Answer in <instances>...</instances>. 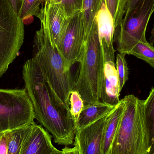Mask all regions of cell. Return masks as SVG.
<instances>
[{"mask_svg":"<svg viewBox=\"0 0 154 154\" xmlns=\"http://www.w3.org/2000/svg\"><path fill=\"white\" fill-rule=\"evenodd\" d=\"M25 88L31 100L35 119L52 134L54 142L65 146L74 143L76 124L68 108L47 81L32 58L23 67Z\"/></svg>","mask_w":154,"mask_h":154,"instance_id":"1","label":"cell"},{"mask_svg":"<svg viewBox=\"0 0 154 154\" xmlns=\"http://www.w3.org/2000/svg\"><path fill=\"white\" fill-rule=\"evenodd\" d=\"M32 55V59L39 67L44 78L69 108V97L74 89L75 79L71 71L66 70L60 52L42 27L35 32Z\"/></svg>","mask_w":154,"mask_h":154,"instance_id":"2","label":"cell"},{"mask_svg":"<svg viewBox=\"0 0 154 154\" xmlns=\"http://www.w3.org/2000/svg\"><path fill=\"white\" fill-rule=\"evenodd\" d=\"M79 63L74 90L79 93L84 104L100 102L105 62L96 20L85 35L83 52Z\"/></svg>","mask_w":154,"mask_h":154,"instance_id":"3","label":"cell"},{"mask_svg":"<svg viewBox=\"0 0 154 154\" xmlns=\"http://www.w3.org/2000/svg\"><path fill=\"white\" fill-rule=\"evenodd\" d=\"M124 110L108 154H147V142L138 98L125 96Z\"/></svg>","mask_w":154,"mask_h":154,"instance_id":"4","label":"cell"},{"mask_svg":"<svg viewBox=\"0 0 154 154\" xmlns=\"http://www.w3.org/2000/svg\"><path fill=\"white\" fill-rule=\"evenodd\" d=\"M24 38V23L10 0H0V78L18 56Z\"/></svg>","mask_w":154,"mask_h":154,"instance_id":"5","label":"cell"},{"mask_svg":"<svg viewBox=\"0 0 154 154\" xmlns=\"http://www.w3.org/2000/svg\"><path fill=\"white\" fill-rule=\"evenodd\" d=\"M35 119L26 89H0V134L33 124Z\"/></svg>","mask_w":154,"mask_h":154,"instance_id":"6","label":"cell"},{"mask_svg":"<svg viewBox=\"0 0 154 154\" xmlns=\"http://www.w3.org/2000/svg\"><path fill=\"white\" fill-rule=\"evenodd\" d=\"M84 44V29L80 11L69 19L65 34L57 47L64 59L67 71H70L73 65L79 62Z\"/></svg>","mask_w":154,"mask_h":154,"instance_id":"7","label":"cell"},{"mask_svg":"<svg viewBox=\"0 0 154 154\" xmlns=\"http://www.w3.org/2000/svg\"><path fill=\"white\" fill-rule=\"evenodd\" d=\"M154 12V0H140L124 16L121 24L115 28L135 38L146 42V32L149 20Z\"/></svg>","mask_w":154,"mask_h":154,"instance_id":"8","label":"cell"},{"mask_svg":"<svg viewBox=\"0 0 154 154\" xmlns=\"http://www.w3.org/2000/svg\"><path fill=\"white\" fill-rule=\"evenodd\" d=\"M41 22V27L57 47L66 32L69 19L60 4L45 0L36 15Z\"/></svg>","mask_w":154,"mask_h":154,"instance_id":"9","label":"cell"},{"mask_svg":"<svg viewBox=\"0 0 154 154\" xmlns=\"http://www.w3.org/2000/svg\"><path fill=\"white\" fill-rule=\"evenodd\" d=\"M110 112L94 123L77 130L74 145L77 146L80 154H102L103 130Z\"/></svg>","mask_w":154,"mask_h":154,"instance_id":"10","label":"cell"},{"mask_svg":"<svg viewBox=\"0 0 154 154\" xmlns=\"http://www.w3.org/2000/svg\"><path fill=\"white\" fill-rule=\"evenodd\" d=\"M113 42L119 53L133 55L154 68V47L148 41H140L122 31L115 29Z\"/></svg>","mask_w":154,"mask_h":154,"instance_id":"11","label":"cell"},{"mask_svg":"<svg viewBox=\"0 0 154 154\" xmlns=\"http://www.w3.org/2000/svg\"><path fill=\"white\" fill-rule=\"evenodd\" d=\"M100 43L102 49L104 62H115L116 50L113 46L115 32L114 20L104 0L96 17Z\"/></svg>","mask_w":154,"mask_h":154,"instance_id":"12","label":"cell"},{"mask_svg":"<svg viewBox=\"0 0 154 154\" xmlns=\"http://www.w3.org/2000/svg\"><path fill=\"white\" fill-rule=\"evenodd\" d=\"M120 92L115 62H105L100 102L111 106H116L120 101L119 97Z\"/></svg>","mask_w":154,"mask_h":154,"instance_id":"13","label":"cell"},{"mask_svg":"<svg viewBox=\"0 0 154 154\" xmlns=\"http://www.w3.org/2000/svg\"><path fill=\"white\" fill-rule=\"evenodd\" d=\"M138 104L146 135L147 154H154V88L146 99H138Z\"/></svg>","mask_w":154,"mask_h":154,"instance_id":"14","label":"cell"},{"mask_svg":"<svg viewBox=\"0 0 154 154\" xmlns=\"http://www.w3.org/2000/svg\"><path fill=\"white\" fill-rule=\"evenodd\" d=\"M56 149L50 134L35 123L23 154H51Z\"/></svg>","mask_w":154,"mask_h":154,"instance_id":"15","label":"cell"},{"mask_svg":"<svg viewBox=\"0 0 154 154\" xmlns=\"http://www.w3.org/2000/svg\"><path fill=\"white\" fill-rule=\"evenodd\" d=\"M124 99L109 114L102 135V154H108L124 110Z\"/></svg>","mask_w":154,"mask_h":154,"instance_id":"16","label":"cell"},{"mask_svg":"<svg viewBox=\"0 0 154 154\" xmlns=\"http://www.w3.org/2000/svg\"><path fill=\"white\" fill-rule=\"evenodd\" d=\"M116 106L99 102L84 104L76 124V131L101 118L114 109Z\"/></svg>","mask_w":154,"mask_h":154,"instance_id":"17","label":"cell"},{"mask_svg":"<svg viewBox=\"0 0 154 154\" xmlns=\"http://www.w3.org/2000/svg\"><path fill=\"white\" fill-rule=\"evenodd\" d=\"M35 123L6 132L8 154H23Z\"/></svg>","mask_w":154,"mask_h":154,"instance_id":"18","label":"cell"},{"mask_svg":"<svg viewBox=\"0 0 154 154\" xmlns=\"http://www.w3.org/2000/svg\"><path fill=\"white\" fill-rule=\"evenodd\" d=\"M102 1L103 0H82L81 11L84 37L90 30L101 7Z\"/></svg>","mask_w":154,"mask_h":154,"instance_id":"19","label":"cell"},{"mask_svg":"<svg viewBox=\"0 0 154 154\" xmlns=\"http://www.w3.org/2000/svg\"><path fill=\"white\" fill-rule=\"evenodd\" d=\"M45 0H21V6L18 13L24 23V21L33 16H36Z\"/></svg>","mask_w":154,"mask_h":154,"instance_id":"20","label":"cell"},{"mask_svg":"<svg viewBox=\"0 0 154 154\" xmlns=\"http://www.w3.org/2000/svg\"><path fill=\"white\" fill-rule=\"evenodd\" d=\"M114 20L115 28L121 24L124 19L127 0H104Z\"/></svg>","mask_w":154,"mask_h":154,"instance_id":"21","label":"cell"},{"mask_svg":"<svg viewBox=\"0 0 154 154\" xmlns=\"http://www.w3.org/2000/svg\"><path fill=\"white\" fill-rule=\"evenodd\" d=\"M69 105L70 114L77 124L84 106V101L77 91L74 90L70 93Z\"/></svg>","mask_w":154,"mask_h":154,"instance_id":"22","label":"cell"},{"mask_svg":"<svg viewBox=\"0 0 154 154\" xmlns=\"http://www.w3.org/2000/svg\"><path fill=\"white\" fill-rule=\"evenodd\" d=\"M125 56V54L119 53L117 54L116 56V65L120 91L128 79L129 72Z\"/></svg>","mask_w":154,"mask_h":154,"instance_id":"23","label":"cell"},{"mask_svg":"<svg viewBox=\"0 0 154 154\" xmlns=\"http://www.w3.org/2000/svg\"><path fill=\"white\" fill-rule=\"evenodd\" d=\"M82 0H62L61 7L69 19L81 11Z\"/></svg>","mask_w":154,"mask_h":154,"instance_id":"24","label":"cell"},{"mask_svg":"<svg viewBox=\"0 0 154 154\" xmlns=\"http://www.w3.org/2000/svg\"><path fill=\"white\" fill-rule=\"evenodd\" d=\"M0 154H8V141L6 132L0 134Z\"/></svg>","mask_w":154,"mask_h":154,"instance_id":"25","label":"cell"},{"mask_svg":"<svg viewBox=\"0 0 154 154\" xmlns=\"http://www.w3.org/2000/svg\"><path fill=\"white\" fill-rule=\"evenodd\" d=\"M73 148H69L66 146L65 148L62 149V154H80L79 150L76 145Z\"/></svg>","mask_w":154,"mask_h":154,"instance_id":"26","label":"cell"},{"mask_svg":"<svg viewBox=\"0 0 154 154\" xmlns=\"http://www.w3.org/2000/svg\"><path fill=\"white\" fill-rule=\"evenodd\" d=\"M140 1V0H127L125 9V15L132 10Z\"/></svg>","mask_w":154,"mask_h":154,"instance_id":"27","label":"cell"},{"mask_svg":"<svg viewBox=\"0 0 154 154\" xmlns=\"http://www.w3.org/2000/svg\"><path fill=\"white\" fill-rule=\"evenodd\" d=\"M14 11L18 14L21 6V0H10Z\"/></svg>","mask_w":154,"mask_h":154,"instance_id":"28","label":"cell"},{"mask_svg":"<svg viewBox=\"0 0 154 154\" xmlns=\"http://www.w3.org/2000/svg\"><path fill=\"white\" fill-rule=\"evenodd\" d=\"M149 41H150V44L153 45L154 44V23L152 29L151 31V35L149 38Z\"/></svg>","mask_w":154,"mask_h":154,"instance_id":"29","label":"cell"},{"mask_svg":"<svg viewBox=\"0 0 154 154\" xmlns=\"http://www.w3.org/2000/svg\"><path fill=\"white\" fill-rule=\"evenodd\" d=\"M51 3L57 4H61L62 0H49Z\"/></svg>","mask_w":154,"mask_h":154,"instance_id":"30","label":"cell"},{"mask_svg":"<svg viewBox=\"0 0 154 154\" xmlns=\"http://www.w3.org/2000/svg\"><path fill=\"white\" fill-rule=\"evenodd\" d=\"M51 154H62V152L56 149Z\"/></svg>","mask_w":154,"mask_h":154,"instance_id":"31","label":"cell"}]
</instances>
